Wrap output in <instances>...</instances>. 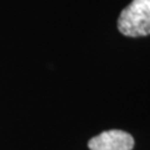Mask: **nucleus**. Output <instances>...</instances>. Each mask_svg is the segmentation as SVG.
<instances>
[{
    "mask_svg": "<svg viewBox=\"0 0 150 150\" xmlns=\"http://www.w3.org/2000/svg\"><path fill=\"white\" fill-rule=\"evenodd\" d=\"M134 138L124 130L111 129L91 138L88 143L90 150H133Z\"/></svg>",
    "mask_w": 150,
    "mask_h": 150,
    "instance_id": "2",
    "label": "nucleus"
},
{
    "mask_svg": "<svg viewBox=\"0 0 150 150\" xmlns=\"http://www.w3.org/2000/svg\"><path fill=\"white\" fill-rule=\"evenodd\" d=\"M118 29L129 38L150 35V0H133L125 6L118 19Z\"/></svg>",
    "mask_w": 150,
    "mask_h": 150,
    "instance_id": "1",
    "label": "nucleus"
}]
</instances>
